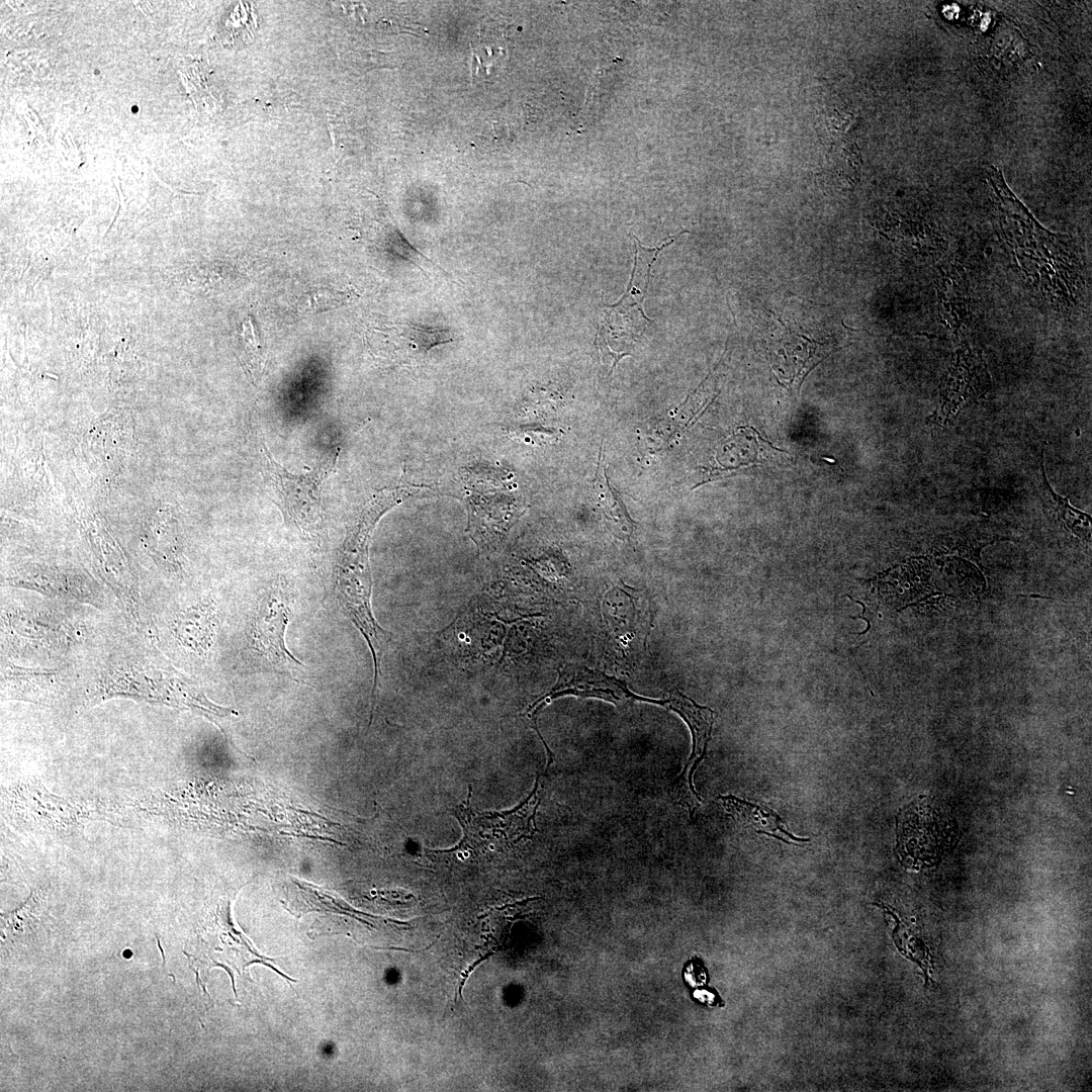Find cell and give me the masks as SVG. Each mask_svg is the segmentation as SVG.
Wrapping results in <instances>:
<instances>
[{
	"label": "cell",
	"mask_w": 1092,
	"mask_h": 1092,
	"mask_svg": "<svg viewBox=\"0 0 1092 1092\" xmlns=\"http://www.w3.org/2000/svg\"><path fill=\"white\" fill-rule=\"evenodd\" d=\"M568 695L581 698L602 699L617 705L632 701H643L663 706L666 705V699L654 700L640 697L631 692L624 681L614 676H610L603 671L590 669L579 664H566L558 669V678L555 685L545 695L532 703L525 712L530 718L532 726L542 742L545 740L538 730V716L550 702L559 697Z\"/></svg>",
	"instance_id": "7"
},
{
	"label": "cell",
	"mask_w": 1092,
	"mask_h": 1092,
	"mask_svg": "<svg viewBox=\"0 0 1092 1092\" xmlns=\"http://www.w3.org/2000/svg\"><path fill=\"white\" fill-rule=\"evenodd\" d=\"M384 507L366 510L348 531L334 570V595L343 613L364 637L373 659L371 706H375L381 660L391 634L376 621L371 604L372 576L368 559L371 532Z\"/></svg>",
	"instance_id": "2"
},
{
	"label": "cell",
	"mask_w": 1092,
	"mask_h": 1092,
	"mask_svg": "<svg viewBox=\"0 0 1092 1092\" xmlns=\"http://www.w3.org/2000/svg\"><path fill=\"white\" fill-rule=\"evenodd\" d=\"M98 695L130 697L188 710L219 727L222 721L239 714L233 708L210 702L193 682L175 672L129 661L108 668L98 686Z\"/></svg>",
	"instance_id": "3"
},
{
	"label": "cell",
	"mask_w": 1092,
	"mask_h": 1092,
	"mask_svg": "<svg viewBox=\"0 0 1092 1092\" xmlns=\"http://www.w3.org/2000/svg\"><path fill=\"white\" fill-rule=\"evenodd\" d=\"M507 41L505 35L495 21L484 23L479 31L472 49V73L473 76L491 75L502 68L503 60L507 55Z\"/></svg>",
	"instance_id": "13"
},
{
	"label": "cell",
	"mask_w": 1092,
	"mask_h": 1092,
	"mask_svg": "<svg viewBox=\"0 0 1092 1092\" xmlns=\"http://www.w3.org/2000/svg\"><path fill=\"white\" fill-rule=\"evenodd\" d=\"M593 491L596 502L603 512L608 529L622 540L630 539L635 525L621 498L609 484L601 450L595 478L593 479Z\"/></svg>",
	"instance_id": "12"
},
{
	"label": "cell",
	"mask_w": 1092,
	"mask_h": 1092,
	"mask_svg": "<svg viewBox=\"0 0 1092 1092\" xmlns=\"http://www.w3.org/2000/svg\"><path fill=\"white\" fill-rule=\"evenodd\" d=\"M240 344L244 352V359L251 372L258 370L262 360L260 336L252 317L248 316L242 324Z\"/></svg>",
	"instance_id": "18"
},
{
	"label": "cell",
	"mask_w": 1092,
	"mask_h": 1092,
	"mask_svg": "<svg viewBox=\"0 0 1092 1092\" xmlns=\"http://www.w3.org/2000/svg\"><path fill=\"white\" fill-rule=\"evenodd\" d=\"M850 618H852V619H863V620H864V621H866V622L868 623V627H867V629H866L864 631H862V632H860V633H853V634H855V635H862V634H866V633H867V632H868V631H869V630L871 629V623H870V620H868V619H867V618H864L863 616H857V617H850Z\"/></svg>",
	"instance_id": "21"
},
{
	"label": "cell",
	"mask_w": 1092,
	"mask_h": 1092,
	"mask_svg": "<svg viewBox=\"0 0 1092 1092\" xmlns=\"http://www.w3.org/2000/svg\"><path fill=\"white\" fill-rule=\"evenodd\" d=\"M262 451L267 474L277 491L284 517L303 537L316 536L322 520L323 490L336 459H328L313 470L297 475L277 463L265 445Z\"/></svg>",
	"instance_id": "5"
},
{
	"label": "cell",
	"mask_w": 1092,
	"mask_h": 1092,
	"mask_svg": "<svg viewBox=\"0 0 1092 1092\" xmlns=\"http://www.w3.org/2000/svg\"><path fill=\"white\" fill-rule=\"evenodd\" d=\"M989 385V374L981 356L969 346H962L941 383L939 403L929 420L937 425L950 422L966 403L982 396Z\"/></svg>",
	"instance_id": "9"
},
{
	"label": "cell",
	"mask_w": 1092,
	"mask_h": 1092,
	"mask_svg": "<svg viewBox=\"0 0 1092 1092\" xmlns=\"http://www.w3.org/2000/svg\"><path fill=\"white\" fill-rule=\"evenodd\" d=\"M336 302L337 295L332 293L331 290H311L301 296L298 302V310L304 313L330 309L331 305H334Z\"/></svg>",
	"instance_id": "19"
},
{
	"label": "cell",
	"mask_w": 1092,
	"mask_h": 1092,
	"mask_svg": "<svg viewBox=\"0 0 1092 1092\" xmlns=\"http://www.w3.org/2000/svg\"><path fill=\"white\" fill-rule=\"evenodd\" d=\"M9 624L10 630H13L17 637L39 644L66 642L71 639L70 628L39 615L19 613L10 617Z\"/></svg>",
	"instance_id": "15"
},
{
	"label": "cell",
	"mask_w": 1092,
	"mask_h": 1092,
	"mask_svg": "<svg viewBox=\"0 0 1092 1092\" xmlns=\"http://www.w3.org/2000/svg\"><path fill=\"white\" fill-rule=\"evenodd\" d=\"M539 778L531 794L517 807L507 811L478 813L470 805V794L465 804L458 805L452 811L461 824L464 836L459 843L446 850H433L438 853L475 850L489 845H513L518 841L531 838L535 828V814L539 805L537 795Z\"/></svg>",
	"instance_id": "4"
},
{
	"label": "cell",
	"mask_w": 1092,
	"mask_h": 1092,
	"mask_svg": "<svg viewBox=\"0 0 1092 1092\" xmlns=\"http://www.w3.org/2000/svg\"><path fill=\"white\" fill-rule=\"evenodd\" d=\"M665 706L685 720L692 733V753L682 771L673 782L671 794L677 804L688 809L690 817L693 819L695 812L702 803V799L694 788L693 778L698 765L707 753V746L711 739L714 724V712L708 707L698 705L677 690L669 692Z\"/></svg>",
	"instance_id": "8"
},
{
	"label": "cell",
	"mask_w": 1092,
	"mask_h": 1092,
	"mask_svg": "<svg viewBox=\"0 0 1092 1092\" xmlns=\"http://www.w3.org/2000/svg\"><path fill=\"white\" fill-rule=\"evenodd\" d=\"M408 338L422 353L438 345L448 344L459 339V334L451 328L430 327L408 324Z\"/></svg>",
	"instance_id": "17"
},
{
	"label": "cell",
	"mask_w": 1092,
	"mask_h": 1092,
	"mask_svg": "<svg viewBox=\"0 0 1092 1092\" xmlns=\"http://www.w3.org/2000/svg\"><path fill=\"white\" fill-rule=\"evenodd\" d=\"M720 800L727 813L746 828L788 843L809 841L808 838H798L789 833L784 828L782 818L766 807L740 800L731 795L721 796Z\"/></svg>",
	"instance_id": "10"
},
{
	"label": "cell",
	"mask_w": 1092,
	"mask_h": 1092,
	"mask_svg": "<svg viewBox=\"0 0 1092 1092\" xmlns=\"http://www.w3.org/2000/svg\"><path fill=\"white\" fill-rule=\"evenodd\" d=\"M988 175L998 201L1001 223L1015 228V232L1003 231V234L1013 251L1016 265L1044 296L1060 302L1074 300L1072 296L1077 291L1074 287L1080 278L1075 270L1078 267L1073 264L1076 259L1071 257L1070 251L1063 250L1067 245L1051 250L1063 243L1064 237L1052 234L1037 223L1005 184L1000 170L990 166Z\"/></svg>",
	"instance_id": "1"
},
{
	"label": "cell",
	"mask_w": 1092,
	"mask_h": 1092,
	"mask_svg": "<svg viewBox=\"0 0 1092 1092\" xmlns=\"http://www.w3.org/2000/svg\"><path fill=\"white\" fill-rule=\"evenodd\" d=\"M492 954H493V952H492V951H489V952H487L486 954H484L483 957H481V958H480L479 960L475 961V962H474V963H473V964H472L471 966H469V967L467 968V970H465L464 972H462V973H461V977H462V979H461V981H460V983H459V987H458V989H457V994L459 995L460 999L462 998V996H461L462 988H463V986H464V984H465V982H466V980H467V978H468L469 974H470V973H471V972H472V971H473V970L475 969V967H476V966H477L478 964H480L481 962H483V961L487 960V959H488L489 957H491ZM457 994L455 995V998H456Z\"/></svg>",
	"instance_id": "20"
},
{
	"label": "cell",
	"mask_w": 1092,
	"mask_h": 1092,
	"mask_svg": "<svg viewBox=\"0 0 1092 1092\" xmlns=\"http://www.w3.org/2000/svg\"><path fill=\"white\" fill-rule=\"evenodd\" d=\"M14 581L20 586L32 588L44 595L63 597L68 600L73 599L84 603H93L98 596V589H95L90 582L80 576L56 577L55 575L35 573L20 576Z\"/></svg>",
	"instance_id": "14"
},
{
	"label": "cell",
	"mask_w": 1092,
	"mask_h": 1092,
	"mask_svg": "<svg viewBox=\"0 0 1092 1092\" xmlns=\"http://www.w3.org/2000/svg\"><path fill=\"white\" fill-rule=\"evenodd\" d=\"M215 625L213 609L202 606L180 614L173 631L181 645L199 655H205L213 644Z\"/></svg>",
	"instance_id": "11"
},
{
	"label": "cell",
	"mask_w": 1092,
	"mask_h": 1092,
	"mask_svg": "<svg viewBox=\"0 0 1092 1092\" xmlns=\"http://www.w3.org/2000/svg\"><path fill=\"white\" fill-rule=\"evenodd\" d=\"M293 596L288 583L279 579L261 597L251 624V642L256 652L283 673H303L305 665L287 648L286 628L289 624Z\"/></svg>",
	"instance_id": "6"
},
{
	"label": "cell",
	"mask_w": 1092,
	"mask_h": 1092,
	"mask_svg": "<svg viewBox=\"0 0 1092 1092\" xmlns=\"http://www.w3.org/2000/svg\"><path fill=\"white\" fill-rule=\"evenodd\" d=\"M1040 481H1039V495L1044 508L1053 513L1056 518L1062 521L1065 526L1075 532L1078 536L1082 535V530L1086 531V528L1090 524V516L1073 508L1069 499L1057 494L1051 487L1043 463L1042 457L1040 459Z\"/></svg>",
	"instance_id": "16"
}]
</instances>
